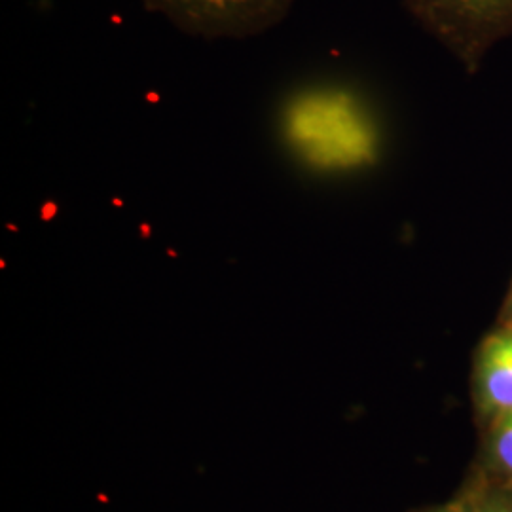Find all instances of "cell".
<instances>
[{"instance_id": "cell-4", "label": "cell", "mask_w": 512, "mask_h": 512, "mask_svg": "<svg viewBox=\"0 0 512 512\" xmlns=\"http://www.w3.org/2000/svg\"><path fill=\"white\" fill-rule=\"evenodd\" d=\"M475 399L478 412L490 420L512 410V327L495 330L480 344Z\"/></svg>"}, {"instance_id": "cell-5", "label": "cell", "mask_w": 512, "mask_h": 512, "mask_svg": "<svg viewBox=\"0 0 512 512\" xmlns=\"http://www.w3.org/2000/svg\"><path fill=\"white\" fill-rule=\"evenodd\" d=\"M452 503L458 512H512V478H480Z\"/></svg>"}, {"instance_id": "cell-3", "label": "cell", "mask_w": 512, "mask_h": 512, "mask_svg": "<svg viewBox=\"0 0 512 512\" xmlns=\"http://www.w3.org/2000/svg\"><path fill=\"white\" fill-rule=\"evenodd\" d=\"M190 37H256L281 23L294 0H141Z\"/></svg>"}, {"instance_id": "cell-2", "label": "cell", "mask_w": 512, "mask_h": 512, "mask_svg": "<svg viewBox=\"0 0 512 512\" xmlns=\"http://www.w3.org/2000/svg\"><path fill=\"white\" fill-rule=\"evenodd\" d=\"M410 14L463 61H478L512 33V0H403Z\"/></svg>"}, {"instance_id": "cell-6", "label": "cell", "mask_w": 512, "mask_h": 512, "mask_svg": "<svg viewBox=\"0 0 512 512\" xmlns=\"http://www.w3.org/2000/svg\"><path fill=\"white\" fill-rule=\"evenodd\" d=\"M486 452L495 475L512 478V410L492 420Z\"/></svg>"}, {"instance_id": "cell-1", "label": "cell", "mask_w": 512, "mask_h": 512, "mask_svg": "<svg viewBox=\"0 0 512 512\" xmlns=\"http://www.w3.org/2000/svg\"><path fill=\"white\" fill-rule=\"evenodd\" d=\"M283 135L294 154L319 171H355L380 156V129L365 103L346 90L300 93L283 114Z\"/></svg>"}, {"instance_id": "cell-7", "label": "cell", "mask_w": 512, "mask_h": 512, "mask_svg": "<svg viewBox=\"0 0 512 512\" xmlns=\"http://www.w3.org/2000/svg\"><path fill=\"white\" fill-rule=\"evenodd\" d=\"M505 327H512V291L509 302H507V308H505Z\"/></svg>"}]
</instances>
